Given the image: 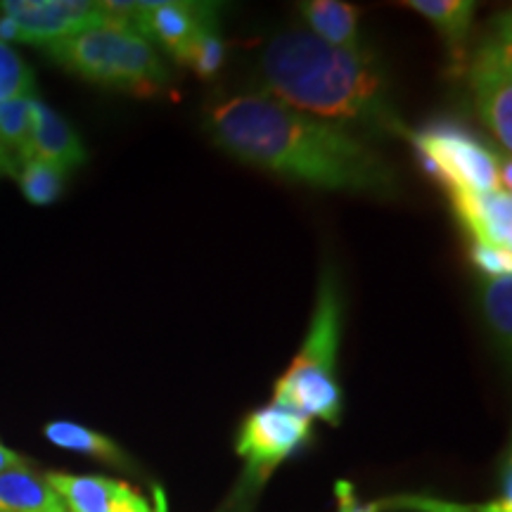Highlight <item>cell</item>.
<instances>
[{
  "label": "cell",
  "mask_w": 512,
  "mask_h": 512,
  "mask_svg": "<svg viewBox=\"0 0 512 512\" xmlns=\"http://www.w3.org/2000/svg\"><path fill=\"white\" fill-rule=\"evenodd\" d=\"M46 53L81 79L140 98L159 95L169 83V69L164 67L155 43L112 17L98 27L50 43Z\"/></svg>",
  "instance_id": "277c9868"
},
{
  "label": "cell",
  "mask_w": 512,
  "mask_h": 512,
  "mask_svg": "<svg viewBox=\"0 0 512 512\" xmlns=\"http://www.w3.org/2000/svg\"><path fill=\"white\" fill-rule=\"evenodd\" d=\"M102 12L107 17L124 22L143 34L150 43H162L178 62L188 64L192 50L204 31L219 27L216 22L214 3H121V0H105Z\"/></svg>",
  "instance_id": "52a82bcc"
},
{
  "label": "cell",
  "mask_w": 512,
  "mask_h": 512,
  "mask_svg": "<svg viewBox=\"0 0 512 512\" xmlns=\"http://www.w3.org/2000/svg\"><path fill=\"white\" fill-rule=\"evenodd\" d=\"M211 136L242 162L323 190L389 195L392 166L380 152L268 95H240L209 112Z\"/></svg>",
  "instance_id": "6da1fadb"
},
{
  "label": "cell",
  "mask_w": 512,
  "mask_h": 512,
  "mask_svg": "<svg viewBox=\"0 0 512 512\" xmlns=\"http://www.w3.org/2000/svg\"><path fill=\"white\" fill-rule=\"evenodd\" d=\"M27 159H46L62 169H72L86 162L81 138L72 126L46 102L31 98V136Z\"/></svg>",
  "instance_id": "7c38bea8"
},
{
  "label": "cell",
  "mask_w": 512,
  "mask_h": 512,
  "mask_svg": "<svg viewBox=\"0 0 512 512\" xmlns=\"http://www.w3.org/2000/svg\"><path fill=\"white\" fill-rule=\"evenodd\" d=\"M46 479L69 512H166L162 491H155L150 501L119 479L67 472H48Z\"/></svg>",
  "instance_id": "30bf717a"
},
{
  "label": "cell",
  "mask_w": 512,
  "mask_h": 512,
  "mask_svg": "<svg viewBox=\"0 0 512 512\" xmlns=\"http://www.w3.org/2000/svg\"><path fill=\"white\" fill-rule=\"evenodd\" d=\"M484 316L494 332L498 347L505 354H510V339H512V278L501 275V278H491L484 287Z\"/></svg>",
  "instance_id": "ac0fdd59"
},
{
  "label": "cell",
  "mask_w": 512,
  "mask_h": 512,
  "mask_svg": "<svg viewBox=\"0 0 512 512\" xmlns=\"http://www.w3.org/2000/svg\"><path fill=\"white\" fill-rule=\"evenodd\" d=\"M34 95V74L8 43L0 41V105Z\"/></svg>",
  "instance_id": "d6986e66"
},
{
  "label": "cell",
  "mask_w": 512,
  "mask_h": 512,
  "mask_svg": "<svg viewBox=\"0 0 512 512\" xmlns=\"http://www.w3.org/2000/svg\"><path fill=\"white\" fill-rule=\"evenodd\" d=\"M43 437H46L53 446L64 448V451L81 453V456L102 460V463L114 465V467H124V470L126 467H131V458L126 456V451L117 444V441L91 430V427L79 425V422H72V420L48 422L46 430H43Z\"/></svg>",
  "instance_id": "2e32d148"
},
{
  "label": "cell",
  "mask_w": 512,
  "mask_h": 512,
  "mask_svg": "<svg viewBox=\"0 0 512 512\" xmlns=\"http://www.w3.org/2000/svg\"><path fill=\"white\" fill-rule=\"evenodd\" d=\"M311 441V420L285 411L280 406L256 408L242 420L235 453L245 460L252 484H264L268 477Z\"/></svg>",
  "instance_id": "ba28073f"
},
{
  "label": "cell",
  "mask_w": 512,
  "mask_h": 512,
  "mask_svg": "<svg viewBox=\"0 0 512 512\" xmlns=\"http://www.w3.org/2000/svg\"><path fill=\"white\" fill-rule=\"evenodd\" d=\"M425 174L451 190L489 192L498 188V162L494 152L463 126L441 121L408 133Z\"/></svg>",
  "instance_id": "5b68a950"
},
{
  "label": "cell",
  "mask_w": 512,
  "mask_h": 512,
  "mask_svg": "<svg viewBox=\"0 0 512 512\" xmlns=\"http://www.w3.org/2000/svg\"><path fill=\"white\" fill-rule=\"evenodd\" d=\"M0 15L17 27V43L43 48L110 19L88 0H3Z\"/></svg>",
  "instance_id": "9c48e42d"
},
{
  "label": "cell",
  "mask_w": 512,
  "mask_h": 512,
  "mask_svg": "<svg viewBox=\"0 0 512 512\" xmlns=\"http://www.w3.org/2000/svg\"><path fill=\"white\" fill-rule=\"evenodd\" d=\"M342 332V299L335 273L325 268L318 283L316 309L302 349L273 384V406L302 418L337 425L342 418V389L337 382V349Z\"/></svg>",
  "instance_id": "3957f363"
},
{
  "label": "cell",
  "mask_w": 512,
  "mask_h": 512,
  "mask_svg": "<svg viewBox=\"0 0 512 512\" xmlns=\"http://www.w3.org/2000/svg\"><path fill=\"white\" fill-rule=\"evenodd\" d=\"M408 8L418 12L439 29L453 55V64H465V43L470 34L477 3L472 0H411Z\"/></svg>",
  "instance_id": "9a60e30c"
},
{
  "label": "cell",
  "mask_w": 512,
  "mask_h": 512,
  "mask_svg": "<svg viewBox=\"0 0 512 512\" xmlns=\"http://www.w3.org/2000/svg\"><path fill=\"white\" fill-rule=\"evenodd\" d=\"M19 188H22L24 197L31 204H53L64 190V178H67V169L57 166L46 159H27L17 171Z\"/></svg>",
  "instance_id": "e0dca14e"
},
{
  "label": "cell",
  "mask_w": 512,
  "mask_h": 512,
  "mask_svg": "<svg viewBox=\"0 0 512 512\" xmlns=\"http://www.w3.org/2000/svg\"><path fill=\"white\" fill-rule=\"evenodd\" d=\"M470 259L489 278H501V275L512 273V252H503V249L475 242L470 247Z\"/></svg>",
  "instance_id": "44dd1931"
},
{
  "label": "cell",
  "mask_w": 512,
  "mask_h": 512,
  "mask_svg": "<svg viewBox=\"0 0 512 512\" xmlns=\"http://www.w3.org/2000/svg\"><path fill=\"white\" fill-rule=\"evenodd\" d=\"M0 512H69L46 475L24 467L0 472Z\"/></svg>",
  "instance_id": "5bb4252c"
},
{
  "label": "cell",
  "mask_w": 512,
  "mask_h": 512,
  "mask_svg": "<svg viewBox=\"0 0 512 512\" xmlns=\"http://www.w3.org/2000/svg\"><path fill=\"white\" fill-rule=\"evenodd\" d=\"M475 107L498 143L512 147V24L510 12L494 17L467 67Z\"/></svg>",
  "instance_id": "8992f818"
},
{
  "label": "cell",
  "mask_w": 512,
  "mask_h": 512,
  "mask_svg": "<svg viewBox=\"0 0 512 512\" xmlns=\"http://www.w3.org/2000/svg\"><path fill=\"white\" fill-rule=\"evenodd\" d=\"M451 204L463 228L479 245L512 252V197L510 192L451 190Z\"/></svg>",
  "instance_id": "8fae6325"
},
{
  "label": "cell",
  "mask_w": 512,
  "mask_h": 512,
  "mask_svg": "<svg viewBox=\"0 0 512 512\" xmlns=\"http://www.w3.org/2000/svg\"><path fill=\"white\" fill-rule=\"evenodd\" d=\"M223 60H226V43H223L219 34V27H211L197 41L188 60V67L195 69V74L202 76V79H214L223 67Z\"/></svg>",
  "instance_id": "ffe728a7"
},
{
  "label": "cell",
  "mask_w": 512,
  "mask_h": 512,
  "mask_svg": "<svg viewBox=\"0 0 512 512\" xmlns=\"http://www.w3.org/2000/svg\"><path fill=\"white\" fill-rule=\"evenodd\" d=\"M24 465H27V460L0 441V472L12 470V467H24Z\"/></svg>",
  "instance_id": "7402d4cb"
},
{
  "label": "cell",
  "mask_w": 512,
  "mask_h": 512,
  "mask_svg": "<svg viewBox=\"0 0 512 512\" xmlns=\"http://www.w3.org/2000/svg\"><path fill=\"white\" fill-rule=\"evenodd\" d=\"M264 93L316 119L358 121L408 138L387 98L380 64L370 50L332 48L311 31H283L261 57Z\"/></svg>",
  "instance_id": "7a4b0ae2"
},
{
  "label": "cell",
  "mask_w": 512,
  "mask_h": 512,
  "mask_svg": "<svg viewBox=\"0 0 512 512\" xmlns=\"http://www.w3.org/2000/svg\"><path fill=\"white\" fill-rule=\"evenodd\" d=\"M311 34L332 48L361 53L368 50L361 36V12L339 0H309L299 5Z\"/></svg>",
  "instance_id": "4fadbf2b"
}]
</instances>
